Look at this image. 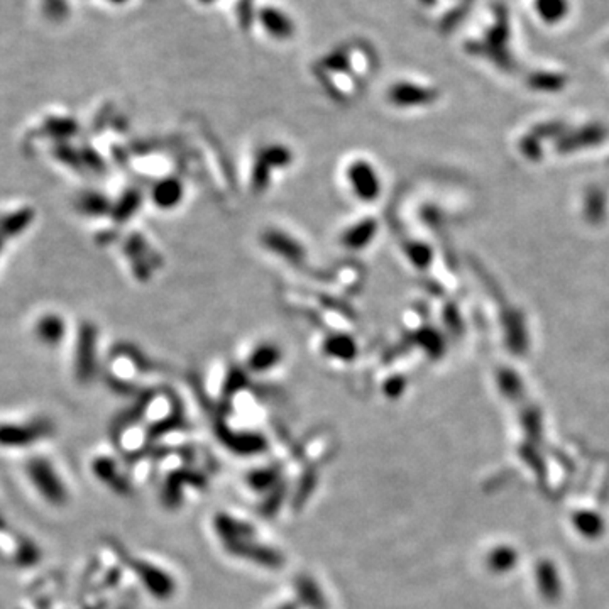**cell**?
Segmentation results:
<instances>
[{"label":"cell","mask_w":609,"mask_h":609,"mask_svg":"<svg viewBox=\"0 0 609 609\" xmlns=\"http://www.w3.org/2000/svg\"><path fill=\"white\" fill-rule=\"evenodd\" d=\"M347 183L351 191H354L360 200H371L377 193V181L374 171L368 164V161H354L347 166L346 171Z\"/></svg>","instance_id":"cell-1"},{"label":"cell","mask_w":609,"mask_h":609,"mask_svg":"<svg viewBox=\"0 0 609 609\" xmlns=\"http://www.w3.org/2000/svg\"><path fill=\"white\" fill-rule=\"evenodd\" d=\"M259 19L261 24L264 25V29L274 38H290L295 30L293 21L286 14H283L281 11H278V8H263L259 14Z\"/></svg>","instance_id":"cell-2"},{"label":"cell","mask_w":609,"mask_h":609,"mask_svg":"<svg viewBox=\"0 0 609 609\" xmlns=\"http://www.w3.org/2000/svg\"><path fill=\"white\" fill-rule=\"evenodd\" d=\"M30 220H33V212L30 210H19L4 217V219L0 220V251H2L6 239L14 237L17 234L23 232L29 225Z\"/></svg>","instance_id":"cell-3"},{"label":"cell","mask_w":609,"mask_h":609,"mask_svg":"<svg viewBox=\"0 0 609 609\" xmlns=\"http://www.w3.org/2000/svg\"><path fill=\"white\" fill-rule=\"evenodd\" d=\"M36 335L41 342L47 346H56L64 335V324L58 315H46L38 321Z\"/></svg>","instance_id":"cell-4"},{"label":"cell","mask_w":609,"mask_h":609,"mask_svg":"<svg viewBox=\"0 0 609 609\" xmlns=\"http://www.w3.org/2000/svg\"><path fill=\"white\" fill-rule=\"evenodd\" d=\"M280 359V351L273 346H259L258 349L252 352L249 364L252 369L256 371H266V369L273 368L274 364Z\"/></svg>","instance_id":"cell-5"},{"label":"cell","mask_w":609,"mask_h":609,"mask_svg":"<svg viewBox=\"0 0 609 609\" xmlns=\"http://www.w3.org/2000/svg\"><path fill=\"white\" fill-rule=\"evenodd\" d=\"M181 197V186L180 183L175 181H164L156 188L154 200L158 203L156 205L161 208H169L178 205V200Z\"/></svg>","instance_id":"cell-6"},{"label":"cell","mask_w":609,"mask_h":609,"mask_svg":"<svg viewBox=\"0 0 609 609\" xmlns=\"http://www.w3.org/2000/svg\"><path fill=\"white\" fill-rule=\"evenodd\" d=\"M114 2H125V0H114Z\"/></svg>","instance_id":"cell-7"},{"label":"cell","mask_w":609,"mask_h":609,"mask_svg":"<svg viewBox=\"0 0 609 609\" xmlns=\"http://www.w3.org/2000/svg\"><path fill=\"white\" fill-rule=\"evenodd\" d=\"M202 2H212V0H202Z\"/></svg>","instance_id":"cell-8"}]
</instances>
